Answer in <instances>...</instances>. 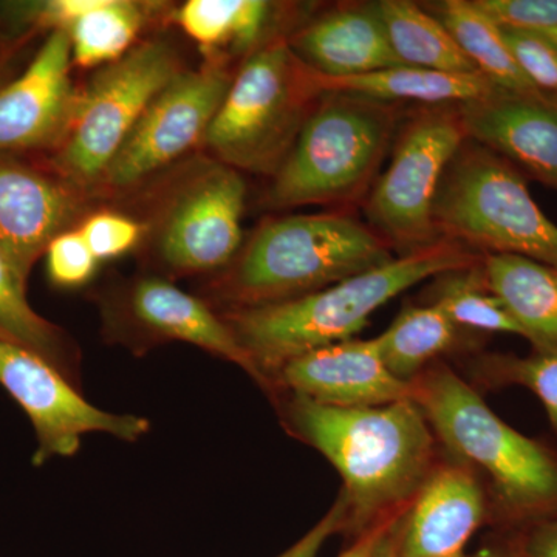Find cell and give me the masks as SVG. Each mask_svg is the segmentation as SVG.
I'll list each match as a JSON object with an SVG mask.
<instances>
[{
	"label": "cell",
	"mask_w": 557,
	"mask_h": 557,
	"mask_svg": "<svg viewBox=\"0 0 557 557\" xmlns=\"http://www.w3.org/2000/svg\"><path fill=\"white\" fill-rule=\"evenodd\" d=\"M273 399L292 437L327 458L343 479V534L355 541L397 522L442 448L413 399L376 408H335L292 394Z\"/></svg>",
	"instance_id": "obj_1"
},
{
	"label": "cell",
	"mask_w": 557,
	"mask_h": 557,
	"mask_svg": "<svg viewBox=\"0 0 557 557\" xmlns=\"http://www.w3.org/2000/svg\"><path fill=\"white\" fill-rule=\"evenodd\" d=\"M412 399L442 449L482 479L498 534L557 515V450L505 423L445 361L412 381Z\"/></svg>",
	"instance_id": "obj_2"
},
{
	"label": "cell",
	"mask_w": 557,
	"mask_h": 557,
	"mask_svg": "<svg viewBox=\"0 0 557 557\" xmlns=\"http://www.w3.org/2000/svg\"><path fill=\"white\" fill-rule=\"evenodd\" d=\"M482 258V252L463 244L440 239L317 293L220 314L251 358L262 376L263 392L269 394L271 379L285 362L354 339L388 300L426 278L469 269Z\"/></svg>",
	"instance_id": "obj_3"
},
{
	"label": "cell",
	"mask_w": 557,
	"mask_h": 557,
	"mask_svg": "<svg viewBox=\"0 0 557 557\" xmlns=\"http://www.w3.org/2000/svg\"><path fill=\"white\" fill-rule=\"evenodd\" d=\"M369 225L343 212L267 220L211 287L222 311L251 309L317 293L394 260Z\"/></svg>",
	"instance_id": "obj_4"
},
{
	"label": "cell",
	"mask_w": 557,
	"mask_h": 557,
	"mask_svg": "<svg viewBox=\"0 0 557 557\" xmlns=\"http://www.w3.org/2000/svg\"><path fill=\"white\" fill-rule=\"evenodd\" d=\"M405 119L401 104L325 91L273 174L263 205H350L366 200Z\"/></svg>",
	"instance_id": "obj_5"
},
{
	"label": "cell",
	"mask_w": 557,
	"mask_h": 557,
	"mask_svg": "<svg viewBox=\"0 0 557 557\" xmlns=\"http://www.w3.org/2000/svg\"><path fill=\"white\" fill-rule=\"evenodd\" d=\"M287 36H274L237 70L201 141L212 160L273 175L295 145L322 91Z\"/></svg>",
	"instance_id": "obj_6"
},
{
	"label": "cell",
	"mask_w": 557,
	"mask_h": 557,
	"mask_svg": "<svg viewBox=\"0 0 557 557\" xmlns=\"http://www.w3.org/2000/svg\"><path fill=\"white\" fill-rule=\"evenodd\" d=\"M440 239L482 255H511L557 269V225L504 157L468 138L446 168L434 203Z\"/></svg>",
	"instance_id": "obj_7"
},
{
	"label": "cell",
	"mask_w": 557,
	"mask_h": 557,
	"mask_svg": "<svg viewBox=\"0 0 557 557\" xmlns=\"http://www.w3.org/2000/svg\"><path fill=\"white\" fill-rule=\"evenodd\" d=\"M183 72L166 40L137 44L95 73L53 149V170L89 196L153 98Z\"/></svg>",
	"instance_id": "obj_8"
},
{
	"label": "cell",
	"mask_w": 557,
	"mask_h": 557,
	"mask_svg": "<svg viewBox=\"0 0 557 557\" xmlns=\"http://www.w3.org/2000/svg\"><path fill=\"white\" fill-rule=\"evenodd\" d=\"M467 139L460 104L418 106L399 124L391 163L364 200L370 228L398 256L440 240L435 197L446 168Z\"/></svg>",
	"instance_id": "obj_9"
},
{
	"label": "cell",
	"mask_w": 557,
	"mask_h": 557,
	"mask_svg": "<svg viewBox=\"0 0 557 557\" xmlns=\"http://www.w3.org/2000/svg\"><path fill=\"white\" fill-rule=\"evenodd\" d=\"M247 183L211 160L183 178L156 220L153 249L171 276L225 270L242 248Z\"/></svg>",
	"instance_id": "obj_10"
},
{
	"label": "cell",
	"mask_w": 557,
	"mask_h": 557,
	"mask_svg": "<svg viewBox=\"0 0 557 557\" xmlns=\"http://www.w3.org/2000/svg\"><path fill=\"white\" fill-rule=\"evenodd\" d=\"M234 75L223 60L183 70L153 98L109 164L98 190H126L201 145Z\"/></svg>",
	"instance_id": "obj_11"
},
{
	"label": "cell",
	"mask_w": 557,
	"mask_h": 557,
	"mask_svg": "<svg viewBox=\"0 0 557 557\" xmlns=\"http://www.w3.org/2000/svg\"><path fill=\"white\" fill-rule=\"evenodd\" d=\"M0 386L24 409L35 429L33 465L73 457L87 434H106L135 443L150 431L148 418L113 413L91 405L46 359L0 341Z\"/></svg>",
	"instance_id": "obj_12"
},
{
	"label": "cell",
	"mask_w": 557,
	"mask_h": 557,
	"mask_svg": "<svg viewBox=\"0 0 557 557\" xmlns=\"http://www.w3.org/2000/svg\"><path fill=\"white\" fill-rule=\"evenodd\" d=\"M108 332L132 350H148L164 341H180L239 366L260 387L262 376L225 319L207 300L183 292L168 278H135L108 306Z\"/></svg>",
	"instance_id": "obj_13"
},
{
	"label": "cell",
	"mask_w": 557,
	"mask_h": 557,
	"mask_svg": "<svg viewBox=\"0 0 557 557\" xmlns=\"http://www.w3.org/2000/svg\"><path fill=\"white\" fill-rule=\"evenodd\" d=\"M490 498L478 472L442 449L375 557H468V542L490 525Z\"/></svg>",
	"instance_id": "obj_14"
},
{
	"label": "cell",
	"mask_w": 557,
	"mask_h": 557,
	"mask_svg": "<svg viewBox=\"0 0 557 557\" xmlns=\"http://www.w3.org/2000/svg\"><path fill=\"white\" fill-rule=\"evenodd\" d=\"M86 197L53 168L0 152V251L25 282L51 242L78 228Z\"/></svg>",
	"instance_id": "obj_15"
},
{
	"label": "cell",
	"mask_w": 557,
	"mask_h": 557,
	"mask_svg": "<svg viewBox=\"0 0 557 557\" xmlns=\"http://www.w3.org/2000/svg\"><path fill=\"white\" fill-rule=\"evenodd\" d=\"M72 65L69 33L53 30L25 72L0 89V152L60 145L78 100Z\"/></svg>",
	"instance_id": "obj_16"
},
{
	"label": "cell",
	"mask_w": 557,
	"mask_h": 557,
	"mask_svg": "<svg viewBox=\"0 0 557 557\" xmlns=\"http://www.w3.org/2000/svg\"><path fill=\"white\" fill-rule=\"evenodd\" d=\"M292 394L335 408H376L412 399V383L384 364L379 339H348L285 362L270 381V398Z\"/></svg>",
	"instance_id": "obj_17"
},
{
	"label": "cell",
	"mask_w": 557,
	"mask_h": 557,
	"mask_svg": "<svg viewBox=\"0 0 557 557\" xmlns=\"http://www.w3.org/2000/svg\"><path fill=\"white\" fill-rule=\"evenodd\" d=\"M460 112L468 138L557 190V100L497 91Z\"/></svg>",
	"instance_id": "obj_18"
},
{
	"label": "cell",
	"mask_w": 557,
	"mask_h": 557,
	"mask_svg": "<svg viewBox=\"0 0 557 557\" xmlns=\"http://www.w3.org/2000/svg\"><path fill=\"white\" fill-rule=\"evenodd\" d=\"M289 49L325 78H348L405 65L388 42L375 3H346L287 36Z\"/></svg>",
	"instance_id": "obj_19"
},
{
	"label": "cell",
	"mask_w": 557,
	"mask_h": 557,
	"mask_svg": "<svg viewBox=\"0 0 557 557\" xmlns=\"http://www.w3.org/2000/svg\"><path fill=\"white\" fill-rule=\"evenodd\" d=\"M487 287L533 350L557 354V269L511 255H483Z\"/></svg>",
	"instance_id": "obj_20"
},
{
	"label": "cell",
	"mask_w": 557,
	"mask_h": 557,
	"mask_svg": "<svg viewBox=\"0 0 557 557\" xmlns=\"http://www.w3.org/2000/svg\"><path fill=\"white\" fill-rule=\"evenodd\" d=\"M313 76L322 94L344 91L394 104L406 101L416 102L417 106L465 104L502 91L480 73L437 72L410 65L348 78H325L317 72H313Z\"/></svg>",
	"instance_id": "obj_21"
},
{
	"label": "cell",
	"mask_w": 557,
	"mask_h": 557,
	"mask_svg": "<svg viewBox=\"0 0 557 557\" xmlns=\"http://www.w3.org/2000/svg\"><path fill=\"white\" fill-rule=\"evenodd\" d=\"M0 341L46 359L83 391L81 351L60 325L40 317L27 299V282L0 251Z\"/></svg>",
	"instance_id": "obj_22"
},
{
	"label": "cell",
	"mask_w": 557,
	"mask_h": 557,
	"mask_svg": "<svg viewBox=\"0 0 557 557\" xmlns=\"http://www.w3.org/2000/svg\"><path fill=\"white\" fill-rule=\"evenodd\" d=\"M445 25L480 75L498 90L519 97H542L509 50L504 32L475 5L474 0H446L435 5Z\"/></svg>",
	"instance_id": "obj_23"
},
{
	"label": "cell",
	"mask_w": 557,
	"mask_h": 557,
	"mask_svg": "<svg viewBox=\"0 0 557 557\" xmlns=\"http://www.w3.org/2000/svg\"><path fill=\"white\" fill-rule=\"evenodd\" d=\"M276 10V3L263 0H189L175 20L205 53L251 54L274 38L269 32Z\"/></svg>",
	"instance_id": "obj_24"
},
{
	"label": "cell",
	"mask_w": 557,
	"mask_h": 557,
	"mask_svg": "<svg viewBox=\"0 0 557 557\" xmlns=\"http://www.w3.org/2000/svg\"><path fill=\"white\" fill-rule=\"evenodd\" d=\"M392 50L410 67L448 73H479L445 25L409 0L375 2Z\"/></svg>",
	"instance_id": "obj_25"
},
{
	"label": "cell",
	"mask_w": 557,
	"mask_h": 557,
	"mask_svg": "<svg viewBox=\"0 0 557 557\" xmlns=\"http://www.w3.org/2000/svg\"><path fill=\"white\" fill-rule=\"evenodd\" d=\"M376 339L386 368L398 380L412 383L443 355L460 347L461 330L434 304L406 306Z\"/></svg>",
	"instance_id": "obj_26"
},
{
	"label": "cell",
	"mask_w": 557,
	"mask_h": 557,
	"mask_svg": "<svg viewBox=\"0 0 557 557\" xmlns=\"http://www.w3.org/2000/svg\"><path fill=\"white\" fill-rule=\"evenodd\" d=\"M159 5L134 0H91L89 9L69 27L73 64L102 67L134 49L149 13Z\"/></svg>",
	"instance_id": "obj_27"
},
{
	"label": "cell",
	"mask_w": 557,
	"mask_h": 557,
	"mask_svg": "<svg viewBox=\"0 0 557 557\" xmlns=\"http://www.w3.org/2000/svg\"><path fill=\"white\" fill-rule=\"evenodd\" d=\"M429 302L440 307L461 332L509 333L522 336V329L487 287L483 258L469 269L434 277Z\"/></svg>",
	"instance_id": "obj_28"
},
{
	"label": "cell",
	"mask_w": 557,
	"mask_h": 557,
	"mask_svg": "<svg viewBox=\"0 0 557 557\" xmlns=\"http://www.w3.org/2000/svg\"><path fill=\"white\" fill-rule=\"evenodd\" d=\"M469 383L479 392L508 386L530 388L545 410L557 435V354L533 350L515 354H475L468 362Z\"/></svg>",
	"instance_id": "obj_29"
},
{
	"label": "cell",
	"mask_w": 557,
	"mask_h": 557,
	"mask_svg": "<svg viewBox=\"0 0 557 557\" xmlns=\"http://www.w3.org/2000/svg\"><path fill=\"white\" fill-rule=\"evenodd\" d=\"M504 32L512 57L530 83L545 97L557 100V44L544 33Z\"/></svg>",
	"instance_id": "obj_30"
},
{
	"label": "cell",
	"mask_w": 557,
	"mask_h": 557,
	"mask_svg": "<svg viewBox=\"0 0 557 557\" xmlns=\"http://www.w3.org/2000/svg\"><path fill=\"white\" fill-rule=\"evenodd\" d=\"M46 258L51 284L61 288L86 285L100 263L78 228L65 231L51 242Z\"/></svg>",
	"instance_id": "obj_31"
},
{
	"label": "cell",
	"mask_w": 557,
	"mask_h": 557,
	"mask_svg": "<svg viewBox=\"0 0 557 557\" xmlns=\"http://www.w3.org/2000/svg\"><path fill=\"white\" fill-rule=\"evenodd\" d=\"M78 230L100 262L127 255L137 247L143 236V226L137 220L112 211L84 218Z\"/></svg>",
	"instance_id": "obj_32"
},
{
	"label": "cell",
	"mask_w": 557,
	"mask_h": 557,
	"mask_svg": "<svg viewBox=\"0 0 557 557\" xmlns=\"http://www.w3.org/2000/svg\"><path fill=\"white\" fill-rule=\"evenodd\" d=\"M474 3L507 30L548 33L557 28V0H474Z\"/></svg>",
	"instance_id": "obj_33"
},
{
	"label": "cell",
	"mask_w": 557,
	"mask_h": 557,
	"mask_svg": "<svg viewBox=\"0 0 557 557\" xmlns=\"http://www.w3.org/2000/svg\"><path fill=\"white\" fill-rule=\"evenodd\" d=\"M498 536L509 557H557V515Z\"/></svg>",
	"instance_id": "obj_34"
},
{
	"label": "cell",
	"mask_w": 557,
	"mask_h": 557,
	"mask_svg": "<svg viewBox=\"0 0 557 557\" xmlns=\"http://www.w3.org/2000/svg\"><path fill=\"white\" fill-rule=\"evenodd\" d=\"M344 525H346V502L338 494L335 504L325 512L324 518L277 557H317L330 537L343 533Z\"/></svg>",
	"instance_id": "obj_35"
},
{
	"label": "cell",
	"mask_w": 557,
	"mask_h": 557,
	"mask_svg": "<svg viewBox=\"0 0 557 557\" xmlns=\"http://www.w3.org/2000/svg\"><path fill=\"white\" fill-rule=\"evenodd\" d=\"M392 525H394V523L375 528V530H370L368 533L362 534V536L355 539V541H351V544L348 545V548L344 549L338 557H375L381 541L386 536Z\"/></svg>",
	"instance_id": "obj_36"
},
{
	"label": "cell",
	"mask_w": 557,
	"mask_h": 557,
	"mask_svg": "<svg viewBox=\"0 0 557 557\" xmlns=\"http://www.w3.org/2000/svg\"><path fill=\"white\" fill-rule=\"evenodd\" d=\"M468 557H509L507 549L504 548V545L500 544V542H496V545H493V547H487L485 549H482V552H479L478 555L474 556H468Z\"/></svg>",
	"instance_id": "obj_37"
},
{
	"label": "cell",
	"mask_w": 557,
	"mask_h": 557,
	"mask_svg": "<svg viewBox=\"0 0 557 557\" xmlns=\"http://www.w3.org/2000/svg\"><path fill=\"white\" fill-rule=\"evenodd\" d=\"M10 75L11 72L9 65H7L5 62H2V64H0V89H2L7 83H10Z\"/></svg>",
	"instance_id": "obj_38"
},
{
	"label": "cell",
	"mask_w": 557,
	"mask_h": 557,
	"mask_svg": "<svg viewBox=\"0 0 557 557\" xmlns=\"http://www.w3.org/2000/svg\"><path fill=\"white\" fill-rule=\"evenodd\" d=\"M5 47H7L5 35H3V32L0 30V64H2V62H3L2 54H3V51H5Z\"/></svg>",
	"instance_id": "obj_39"
},
{
	"label": "cell",
	"mask_w": 557,
	"mask_h": 557,
	"mask_svg": "<svg viewBox=\"0 0 557 557\" xmlns=\"http://www.w3.org/2000/svg\"><path fill=\"white\" fill-rule=\"evenodd\" d=\"M544 35H547L549 39L555 40L557 44V28L555 30H549L548 33H544Z\"/></svg>",
	"instance_id": "obj_40"
}]
</instances>
